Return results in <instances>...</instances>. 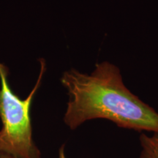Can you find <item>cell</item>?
I'll use <instances>...</instances> for the list:
<instances>
[{
    "instance_id": "2",
    "label": "cell",
    "mask_w": 158,
    "mask_h": 158,
    "mask_svg": "<svg viewBox=\"0 0 158 158\" xmlns=\"http://www.w3.org/2000/svg\"><path fill=\"white\" fill-rule=\"evenodd\" d=\"M40 70L34 87L27 97L16 95L8 82V68L0 62V154L15 158H41L32 137L30 110L33 99L40 87L46 70V62L40 59Z\"/></svg>"
},
{
    "instance_id": "5",
    "label": "cell",
    "mask_w": 158,
    "mask_h": 158,
    "mask_svg": "<svg viewBox=\"0 0 158 158\" xmlns=\"http://www.w3.org/2000/svg\"><path fill=\"white\" fill-rule=\"evenodd\" d=\"M0 158H15L9 155H6V154H0Z\"/></svg>"
},
{
    "instance_id": "4",
    "label": "cell",
    "mask_w": 158,
    "mask_h": 158,
    "mask_svg": "<svg viewBox=\"0 0 158 158\" xmlns=\"http://www.w3.org/2000/svg\"><path fill=\"white\" fill-rule=\"evenodd\" d=\"M59 158H66V155H65V147L64 145H62L59 149Z\"/></svg>"
},
{
    "instance_id": "3",
    "label": "cell",
    "mask_w": 158,
    "mask_h": 158,
    "mask_svg": "<svg viewBox=\"0 0 158 158\" xmlns=\"http://www.w3.org/2000/svg\"><path fill=\"white\" fill-rule=\"evenodd\" d=\"M141 152L139 158H158V133L148 135L141 133L139 136Z\"/></svg>"
},
{
    "instance_id": "1",
    "label": "cell",
    "mask_w": 158,
    "mask_h": 158,
    "mask_svg": "<svg viewBox=\"0 0 158 158\" xmlns=\"http://www.w3.org/2000/svg\"><path fill=\"white\" fill-rule=\"evenodd\" d=\"M61 83L69 96L63 119L70 130L103 118L124 129L158 133V113L127 88L115 64L97 63L89 74L71 68Z\"/></svg>"
}]
</instances>
